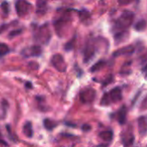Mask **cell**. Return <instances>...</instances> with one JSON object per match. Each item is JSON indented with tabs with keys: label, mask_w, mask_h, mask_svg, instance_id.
Here are the masks:
<instances>
[{
	"label": "cell",
	"mask_w": 147,
	"mask_h": 147,
	"mask_svg": "<svg viewBox=\"0 0 147 147\" xmlns=\"http://www.w3.org/2000/svg\"><path fill=\"white\" fill-rule=\"evenodd\" d=\"M32 84H29V83H27V87H29V88H32V86H31Z\"/></svg>",
	"instance_id": "obj_16"
},
{
	"label": "cell",
	"mask_w": 147,
	"mask_h": 147,
	"mask_svg": "<svg viewBox=\"0 0 147 147\" xmlns=\"http://www.w3.org/2000/svg\"><path fill=\"white\" fill-rule=\"evenodd\" d=\"M122 99V92L120 87L112 89L109 93H104L101 100L102 106H109L111 103H115Z\"/></svg>",
	"instance_id": "obj_1"
},
{
	"label": "cell",
	"mask_w": 147,
	"mask_h": 147,
	"mask_svg": "<svg viewBox=\"0 0 147 147\" xmlns=\"http://www.w3.org/2000/svg\"><path fill=\"white\" fill-rule=\"evenodd\" d=\"M9 52V48L6 44L0 43V56H3Z\"/></svg>",
	"instance_id": "obj_13"
},
{
	"label": "cell",
	"mask_w": 147,
	"mask_h": 147,
	"mask_svg": "<svg viewBox=\"0 0 147 147\" xmlns=\"http://www.w3.org/2000/svg\"><path fill=\"white\" fill-rule=\"evenodd\" d=\"M43 125H44V127L47 130L51 131V130L54 129L57 127V122L54 121H53V120H51V119L47 118V119H45L43 121Z\"/></svg>",
	"instance_id": "obj_11"
},
{
	"label": "cell",
	"mask_w": 147,
	"mask_h": 147,
	"mask_svg": "<svg viewBox=\"0 0 147 147\" xmlns=\"http://www.w3.org/2000/svg\"><path fill=\"white\" fill-rule=\"evenodd\" d=\"M121 142L124 147H132L134 143V134L131 127L121 134Z\"/></svg>",
	"instance_id": "obj_3"
},
{
	"label": "cell",
	"mask_w": 147,
	"mask_h": 147,
	"mask_svg": "<svg viewBox=\"0 0 147 147\" xmlns=\"http://www.w3.org/2000/svg\"><path fill=\"white\" fill-rule=\"evenodd\" d=\"M0 144L1 145H3V146H8L7 145V143H6V141L3 140V135H2V132H1V130H0Z\"/></svg>",
	"instance_id": "obj_14"
},
{
	"label": "cell",
	"mask_w": 147,
	"mask_h": 147,
	"mask_svg": "<svg viewBox=\"0 0 147 147\" xmlns=\"http://www.w3.org/2000/svg\"><path fill=\"white\" fill-rule=\"evenodd\" d=\"M127 108L126 106H122L118 113H117V120H118V122L121 124V125H124L126 123V121H127Z\"/></svg>",
	"instance_id": "obj_7"
},
{
	"label": "cell",
	"mask_w": 147,
	"mask_h": 147,
	"mask_svg": "<svg viewBox=\"0 0 147 147\" xmlns=\"http://www.w3.org/2000/svg\"><path fill=\"white\" fill-rule=\"evenodd\" d=\"M138 127H139V133L140 135L145 136L147 131V122L146 116H140L138 119Z\"/></svg>",
	"instance_id": "obj_6"
},
{
	"label": "cell",
	"mask_w": 147,
	"mask_h": 147,
	"mask_svg": "<svg viewBox=\"0 0 147 147\" xmlns=\"http://www.w3.org/2000/svg\"><path fill=\"white\" fill-rule=\"evenodd\" d=\"M80 101L84 104H90L96 98V90L94 89L87 88L83 90L79 94Z\"/></svg>",
	"instance_id": "obj_2"
},
{
	"label": "cell",
	"mask_w": 147,
	"mask_h": 147,
	"mask_svg": "<svg viewBox=\"0 0 147 147\" xmlns=\"http://www.w3.org/2000/svg\"><path fill=\"white\" fill-rule=\"evenodd\" d=\"M41 53V48L40 47H32L29 48H26L22 51V55L25 57H32V56H40Z\"/></svg>",
	"instance_id": "obj_5"
},
{
	"label": "cell",
	"mask_w": 147,
	"mask_h": 147,
	"mask_svg": "<svg viewBox=\"0 0 147 147\" xmlns=\"http://www.w3.org/2000/svg\"><path fill=\"white\" fill-rule=\"evenodd\" d=\"M146 98H145V99H144V102H143V109H146Z\"/></svg>",
	"instance_id": "obj_15"
},
{
	"label": "cell",
	"mask_w": 147,
	"mask_h": 147,
	"mask_svg": "<svg viewBox=\"0 0 147 147\" xmlns=\"http://www.w3.org/2000/svg\"><path fill=\"white\" fill-rule=\"evenodd\" d=\"M114 137V133L112 130H107V131H103L101 132L99 134V138L102 139L103 141H107V142H111Z\"/></svg>",
	"instance_id": "obj_9"
},
{
	"label": "cell",
	"mask_w": 147,
	"mask_h": 147,
	"mask_svg": "<svg viewBox=\"0 0 147 147\" xmlns=\"http://www.w3.org/2000/svg\"><path fill=\"white\" fill-rule=\"evenodd\" d=\"M105 65V62L103 60H101L99 62H97L96 64H95L91 68H90V71L91 72H96L99 70H101L102 68H103Z\"/></svg>",
	"instance_id": "obj_12"
},
{
	"label": "cell",
	"mask_w": 147,
	"mask_h": 147,
	"mask_svg": "<svg viewBox=\"0 0 147 147\" xmlns=\"http://www.w3.org/2000/svg\"><path fill=\"white\" fill-rule=\"evenodd\" d=\"M22 133L24 134V135L28 138H32L33 137V127H32V123L30 121H26L22 127Z\"/></svg>",
	"instance_id": "obj_8"
},
{
	"label": "cell",
	"mask_w": 147,
	"mask_h": 147,
	"mask_svg": "<svg viewBox=\"0 0 147 147\" xmlns=\"http://www.w3.org/2000/svg\"><path fill=\"white\" fill-rule=\"evenodd\" d=\"M134 51V47L133 46H129V47H124V48H121L120 50H117L115 53H114V56H119V55H129V54H132Z\"/></svg>",
	"instance_id": "obj_10"
},
{
	"label": "cell",
	"mask_w": 147,
	"mask_h": 147,
	"mask_svg": "<svg viewBox=\"0 0 147 147\" xmlns=\"http://www.w3.org/2000/svg\"><path fill=\"white\" fill-rule=\"evenodd\" d=\"M52 64L60 72H64L66 71L65 62L64 61L63 57L59 54H56L52 58Z\"/></svg>",
	"instance_id": "obj_4"
}]
</instances>
